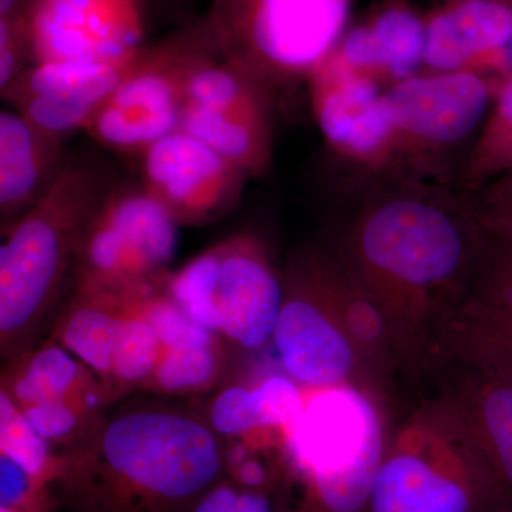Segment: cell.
Returning a JSON list of instances; mask_svg holds the SVG:
<instances>
[{
  "label": "cell",
  "instance_id": "6da1fadb",
  "mask_svg": "<svg viewBox=\"0 0 512 512\" xmlns=\"http://www.w3.org/2000/svg\"><path fill=\"white\" fill-rule=\"evenodd\" d=\"M485 244L476 217L412 197L380 202L350 228L339 261L382 316L404 383L426 382Z\"/></svg>",
  "mask_w": 512,
  "mask_h": 512
},
{
  "label": "cell",
  "instance_id": "7a4b0ae2",
  "mask_svg": "<svg viewBox=\"0 0 512 512\" xmlns=\"http://www.w3.org/2000/svg\"><path fill=\"white\" fill-rule=\"evenodd\" d=\"M227 476L205 417L146 400L106 414L86 443L59 454L50 488L69 512H190Z\"/></svg>",
  "mask_w": 512,
  "mask_h": 512
},
{
  "label": "cell",
  "instance_id": "3957f363",
  "mask_svg": "<svg viewBox=\"0 0 512 512\" xmlns=\"http://www.w3.org/2000/svg\"><path fill=\"white\" fill-rule=\"evenodd\" d=\"M274 333L281 365L303 389L352 386L392 412L402 369L382 316L338 259L293 256Z\"/></svg>",
  "mask_w": 512,
  "mask_h": 512
},
{
  "label": "cell",
  "instance_id": "277c9868",
  "mask_svg": "<svg viewBox=\"0 0 512 512\" xmlns=\"http://www.w3.org/2000/svg\"><path fill=\"white\" fill-rule=\"evenodd\" d=\"M116 177L93 153L69 156L35 207L5 232L0 247V355L6 369L49 336L72 288L87 229Z\"/></svg>",
  "mask_w": 512,
  "mask_h": 512
},
{
  "label": "cell",
  "instance_id": "5b68a950",
  "mask_svg": "<svg viewBox=\"0 0 512 512\" xmlns=\"http://www.w3.org/2000/svg\"><path fill=\"white\" fill-rule=\"evenodd\" d=\"M306 392L302 416L284 434L272 512H369L390 410L352 386Z\"/></svg>",
  "mask_w": 512,
  "mask_h": 512
},
{
  "label": "cell",
  "instance_id": "8992f818",
  "mask_svg": "<svg viewBox=\"0 0 512 512\" xmlns=\"http://www.w3.org/2000/svg\"><path fill=\"white\" fill-rule=\"evenodd\" d=\"M369 512H503L463 414L436 387L390 427Z\"/></svg>",
  "mask_w": 512,
  "mask_h": 512
},
{
  "label": "cell",
  "instance_id": "52a82bcc",
  "mask_svg": "<svg viewBox=\"0 0 512 512\" xmlns=\"http://www.w3.org/2000/svg\"><path fill=\"white\" fill-rule=\"evenodd\" d=\"M349 0H210L222 59L262 84L313 72L339 42Z\"/></svg>",
  "mask_w": 512,
  "mask_h": 512
},
{
  "label": "cell",
  "instance_id": "ba28073f",
  "mask_svg": "<svg viewBox=\"0 0 512 512\" xmlns=\"http://www.w3.org/2000/svg\"><path fill=\"white\" fill-rule=\"evenodd\" d=\"M178 228L141 181L117 180L87 229L70 292L137 301L161 291L177 252Z\"/></svg>",
  "mask_w": 512,
  "mask_h": 512
},
{
  "label": "cell",
  "instance_id": "9c48e42d",
  "mask_svg": "<svg viewBox=\"0 0 512 512\" xmlns=\"http://www.w3.org/2000/svg\"><path fill=\"white\" fill-rule=\"evenodd\" d=\"M214 57L221 55L205 20L151 45L136 72L104 101L86 133L110 153L140 158L180 128L191 76Z\"/></svg>",
  "mask_w": 512,
  "mask_h": 512
},
{
  "label": "cell",
  "instance_id": "30bf717a",
  "mask_svg": "<svg viewBox=\"0 0 512 512\" xmlns=\"http://www.w3.org/2000/svg\"><path fill=\"white\" fill-rule=\"evenodd\" d=\"M264 87L222 57L208 60L188 83L181 130L217 150L249 177L258 175L271 154Z\"/></svg>",
  "mask_w": 512,
  "mask_h": 512
},
{
  "label": "cell",
  "instance_id": "8fae6325",
  "mask_svg": "<svg viewBox=\"0 0 512 512\" xmlns=\"http://www.w3.org/2000/svg\"><path fill=\"white\" fill-rule=\"evenodd\" d=\"M140 181L180 227H204L237 207L249 175L187 131L168 134L140 157Z\"/></svg>",
  "mask_w": 512,
  "mask_h": 512
},
{
  "label": "cell",
  "instance_id": "7c38bea8",
  "mask_svg": "<svg viewBox=\"0 0 512 512\" xmlns=\"http://www.w3.org/2000/svg\"><path fill=\"white\" fill-rule=\"evenodd\" d=\"M33 64L110 60L146 46V0H32Z\"/></svg>",
  "mask_w": 512,
  "mask_h": 512
},
{
  "label": "cell",
  "instance_id": "4fadbf2b",
  "mask_svg": "<svg viewBox=\"0 0 512 512\" xmlns=\"http://www.w3.org/2000/svg\"><path fill=\"white\" fill-rule=\"evenodd\" d=\"M148 49L143 46L119 59L32 64L2 96L53 136L86 131L104 101L144 62Z\"/></svg>",
  "mask_w": 512,
  "mask_h": 512
},
{
  "label": "cell",
  "instance_id": "5bb4252c",
  "mask_svg": "<svg viewBox=\"0 0 512 512\" xmlns=\"http://www.w3.org/2000/svg\"><path fill=\"white\" fill-rule=\"evenodd\" d=\"M441 355L512 379V241L487 234L480 265L448 323L436 359Z\"/></svg>",
  "mask_w": 512,
  "mask_h": 512
},
{
  "label": "cell",
  "instance_id": "9a60e30c",
  "mask_svg": "<svg viewBox=\"0 0 512 512\" xmlns=\"http://www.w3.org/2000/svg\"><path fill=\"white\" fill-rule=\"evenodd\" d=\"M457 404L500 495L512 512V379L476 363L441 355L426 383Z\"/></svg>",
  "mask_w": 512,
  "mask_h": 512
},
{
  "label": "cell",
  "instance_id": "2e32d148",
  "mask_svg": "<svg viewBox=\"0 0 512 512\" xmlns=\"http://www.w3.org/2000/svg\"><path fill=\"white\" fill-rule=\"evenodd\" d=\"M218 247L221 338L248 352L262 349L274 339L284 301L282 274L255 235H234Z\"/></svg>",
  "mask_w": 512,
  "mask_h": 512
},
{
  "label": "cell",
  "instance_id": "e0dca14e",
  "mask_svg": "<svg viewBox=\"0 0 512 512\" xmlns=\"http://www.w3.org/2000/svg\"><path fill=\"white\" fill-rule=\"evenodd\" d=\"M490 90L470 72L409 77L384 93L394 130L431 143H456L483 119Z\"/></svg>",
  "mask_w": 512,
  "mask_h": 512
},
{
  "label": "cell",
  "instance_id": "ac0fdd59",
  "mask_svg": "<svg viewBox=\"0 0 512 512\" xmlns=\"http://www.w3.org/2000/svg\"><path fill=\"white\" fill-rule=\"evenodd\" d=\"M64 138L30 123L19 111L0 113V220L2 232L45 197L69 156Z\"/></svg>",
  "mask_w": 512,
  "mask_h": 512
},
{
  "label": "cell",
  "instance_id": "d6986e66",
  "mask_svg": "<svg viewBox=\"0 0 512 512\" xmlns=\"http://www.w3.org/2000/svg\"><path fill=\"white\" fill-rule=\"evenodd\" d=\"M315 107L326 140L356 156L375 153L394 131L384 94L362 77L336 80L320 70Z\"/></svg>",
  "mask_w": 512,
  "mask_h": 512
},
{
  "label": "cell",
  "instance_id": "ffe728a7",
  "mask_svg": "<svg viewBox=\"0 0 512 512\" xmlns=\"http://www.w3.org/2000/svg\"><path fill=\"white\" fill-rule=\"evenodd\" d=\"M2 389L19 407L74 402L103 412L113 402L100 380L52 336L3 372Z\"/></svg>",
  "mask_w": 512,
  "mask_h": 512
},
{
  "label": "cell",
  "instance_id": "44dd1931",
  "mask_svg": "<svg viewBox=\"0 0 512 512\" xmlns=\"http://www.w3.org/2000/svg\"><path fill=\"white\" fill-rule=\"evenodd\" d=\"M512 43V6L503 0H464L426 28L424 62L451 72L476 56L503 52Z\"/></svg>",
  "mask_w": 512,
  "mask_h": 512
},
{
  "label": "cell",
  "instance_id": "7402d4cb",
  "mask_svg": "<svg viewBox=\"0 0 512 512\" xmlns=\"http://www.w3.org/2000/svg\"><path fill=\"white\" fill-rule=\"evenodd\" d=\"M130 302L110 293L72 291L49 333L100 380L111 400L114 346Z\"/></svg>",
  "mask_w": 512,
  "mask_h": 512
},
{
  "label": "cell",
  "instance_id": "603a6c76",
  "mask_svg": "<svg viewBox=\"0 0 512 512\" xmlns=\"http://www.w3.org/2000/svg\"><path fill=\"white\" fill-rule=\"evenodd\" d=\"M163 355L164 346L156 329L144 318L136 301L128 303L114 346L111 375L114 400L138 387L144 389L156 373Z\"/></svg>",
  "mask_w": 512,
  "mask_h": 512
},
{
  "label": "cell",
  "instance_id": "cb8c5ba5",
  "mask_svg": "<svg viewBox=\"0 0 512 512\" xmlns=\"http://www.w3.org/2000/svg\"><path fill=\"white\" fill-rule=\"evenodd\" d=\"M220 247L214 245L195 256L165 279L164 291L198 325L221 338V313L218 306Z\"/></svg>",
  "mask_w": 512,
  "mask_h": 512
},
{
  "label": "cell",
  "instance_id": "d4e9b609",
  "mask_svg": "<svg viewBox=\"0 0 512 512\" xmlns=\"http://www.w3.org/2000/svg\"><path fill=\"white\" fill-rule=\"evenodd\" d=\"M369 30L373 67H384L397 79H409L424 60L426 28L410 10H384Z\"/></svg>",
  "mask_w": 512,
  "mask_h": 512
},
{
  "label": "cell",
  "instance_id": "484cf974",
  "mask_svg": "<svg viewBox=\"0 0 512 512\" xmlns=\"http://www.w3.org/2000/svg\"><path fill=\"white\" fill-rule=\"evenodd\" d=\"M222 369V339L211 345L164 350L156 373L144 389L170 396L202 393L220 380Z\"/></svg>",
  "mask_w": 512,
  "mask_h": 512
},
{
  "label": "cell",
  "instance_id": "4316f807",
  "mask_svg": "<svg viewBox=\"0 0 512 512\" xmlns=\"http://www.w3.org/2000/svg\"><path fill=\"white\" fill-rule=\"evenodd\" d=\"M0 453L20 464L39 483L50 487L59 454L26 420L18 403L5 389L0 390Z\"/></svg>",
  "mask_w": 512,
  "mask_h": 512
},
{
  "label": "cell",
  "instance_id": "83f0119b",
  "mask_svg": "<svg viewBox=\"0 0 512 512\" xmlns=\"http://www.w3.org/2000/svg\"><path fill=\"white\" fill-rule=\"evenodd\" d=\"M32 429L46 443L67 453L82 446L103 421L104 414L82 403L47 402L20 407Z\"/></svg>",
  "mask_w": 512,
  "mask_h": 512
},
{
  "label": "cell",
  "instance_id": "f1b7e54d",
  "mask_svg": "<svg viewBox=\"0 0 512 512\" xmlns=\"http://www.w3.org/2000/svg\"><path fill=\"white\" fill-rule=\"evenodd\" d=\"M136 303L144 318L156 329L164 350L211 345L222 339L191 319L164 289Z\"/></svg>",
  "mask_w": 512,
  "mask_h": 512
},
{
  "label": "cell",
  "instance_id": "f546056e",
  "mask_svg": "<svg viewBox=\"0 0 512 512\" xmlns=\"http://www.w3.org/2000/svg\"><path fill=\"white\" fill-rule=\"evenodd\" d=\"M205 419L221 439H242L264 430L256 409L254 387L249 389L242 384L225 387L215 394Z\"/></svg>",
  "mask_w": 512,
  "mask_h": 512
},
{
  "label": "cell",
  "instance_id": "4dcf8cb0",
  "mask_svg": "<svg viewBox=\"0 0 512 512\" xmlns=\"http://www.w3.org/2000/svg\"><path fill=\"white\" fill-rule=\"evenodd\" d=\"M291 377L269 376L254 387L256 409L264 430L286 433L305 409L306 394Z\"/></svg>",
  "mask_w": 512,
  "mask_h": 512
},
{
  "label": "cell",
  "instance_id": "1f68e13d",
  "mask_svg": "<svg viewBox=\"0 0 512 512\" xmlns=\"http://www.w3.org/2000/svg\"><path fill=\"white\" fill-rule=\"evenodd\" d=\"M483 161L490 173L512 170V77L504 84L484 140Z\"/></svg>",
  "mask_w": 512,
  "mask_h": 512
},
{
  "label": "cell",
  "instance_id": "d6a6232c",
  "mask_svg": "<svg viewBox=\"0 0 512 512\" xmlns=\"http://www.w3.org/2000/svg\"><path fill=\"white\" fill-rule=\"evenodd\" d=\"M33 64L25 15L0 18V90Z\"/></svg>",
  "mask_w": 512,
  "mask_h": 512
},
{
  "label": "cell",
  "instance_id": "836d02e7",
  "mask_svg": "<svg viewBox=\"0 0 512 512\" xmlns=\"http://www.w3.org/2000/svg\"><path fill=\"white\" fill-rule=\"evenodd\" d=\"M476 220L491 237L512 241V175L505 178L490 207L476 215Z\"/></svg>",
  "mask_w": 512,
  "mask_h": 512
},
{
  "label": "cell",
  "instance_id": "e575fe53",
  "mask_svg": "<svg viewBox=\"0 0 512 512\" xmlns=\"http://www.w3.org/2000/svg\"><path fill=\"white\" fill-rule=\"evenodd\" d=\"M241 488L227 476L208 491L190 512H235Z\"/></svg>",
  "mask_w": 512,
  "mask_h": 512
},
{
  "label": "cell",
  "instance_id": "d590c367",
  "mask_svg": "<svg viewBox=\"0 0 512 512\" xmlns=\"http://www.w3.org/2000/svg\"><path fill=\"white\" fill-rule=\"evenodd\" d=\"M235 512H272V494L265 491L241 490Z\"/></svg>",
  "mask_w": 512,
  "mask_h": 512
},
{
  "label": "cell",
  "instance_id": "8d00e7d4",
  "mask_svg": "<svg viewBox=\"0 0 512 512\" xmlns=\"http://www.w3.org/2000/svg\"><path fill=\"white\" fill-rule=\"evenodd\" d=\"M32 0H0V18L25 15Z\"/></svg>",
  "mask_w": 512,
  "mask_h": 512
},
{
  "label": "cell",
  "instance_id": "74e56055",
  "mask_svg": "<svg viewBox=\"0 0 512 512\" xmlns=\"http://www.w3.org/2000/svg\"><path fill=\"white\" fill-rule=\"evenodd\" d=\"M0 512H25V511L20 510V508L0 507Z\"/></svg>",
  "mask_w": 512,
  "mask_h": 512
},
{
  "label": "cell",
  "instance_id": "f35d334b",
  "mask_svg": "<svg viewBox=\"0 0 512 512\" xmlns=\"http://www.w3.org/2000/svg\"><path fill=\"white\" fill-rule=\"evenodd\" d=\"M503 2H508V0H503Z\"/></svg>",
  "mask_w": 512,
  "mask_h": 512
}]
</instances>
